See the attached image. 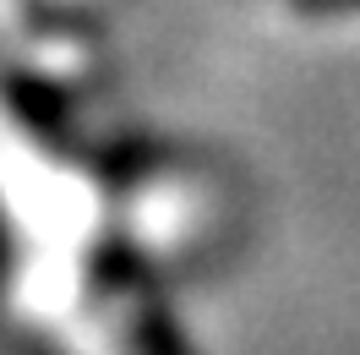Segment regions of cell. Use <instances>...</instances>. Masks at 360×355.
<instances>
[{
	"label": "cell",
	"mask_w": 360,
	"mask_h": 355,
	"mask_svg": "<svg viewBox=\"0 0 360 355\" xmlns=\"http://www.w3.org/2000/svg\"><path fill=\"white\" fill-rule=\"evenodd\" d=\"M306 11H338V6H360V0H300Z\"/></svg>",
	"instance_id": "1"
}]
</instances>
